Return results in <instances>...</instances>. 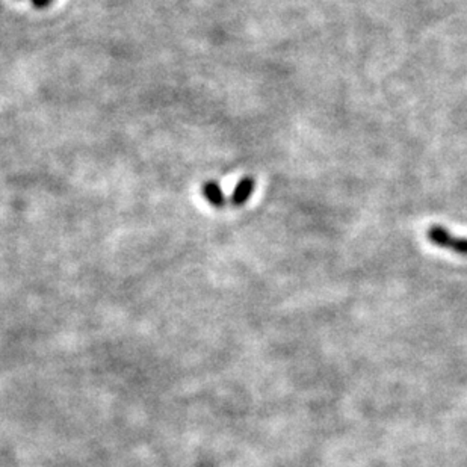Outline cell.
Segmentation results:
<instances>
[{
	"label": "cell",
	"mask_w": 467,
	"mask_h": 467,
	"mask_svg": "<svg viewBox=\"0 0 467 467\" xmlns=\"http://www.w3.org/2000/svg\"><path fill=\"white\" fill-rule=\"evenodd\" d=\"M53 2V0H32V4H34L37 8H46V6H49L50 4Z\"/></svg>",
	"instance_id": "277c9868"
},
{
	"label": "cell",
	"mask_w": 467,
	"mask_h": 467,
	"mask_svg": "<svg viewBox=\"0 0 467 467\" xmlns=\"http://www.w3.org/2000/svg\"><path fill=\"white\" fill-rule=\"evenodd\" d=\"M427 236L436 247L451 250L459 256L467 257V238L454 236L452 233L442 226H431L427 231Z\"/></svg>",
	"instance_id": "6da1fadb"
},
{
	"label": "cell",
	"mask_w": 467,
	"mask_h": 467,
	"mask_svg": "<svg viewBox=\"0 0 467 467\" xmlns=\"http://www.w3.org/2000/svg\"><path fill=\"white\" fill-rule=\"evenodd\" d=\"M254 188H256V180H254L253 177L241 178L239 183L235 188V190H233V195H231L233 205H236V206L245 205L248 201V198L253 195Z\"/></svg>",
	"instance_id": "7a4b0ae2"
},
{
	"label": "cell",
	"mask_w": 467,
	"mask_h": 467,
	"mask_svg": "<svg viewBox=\"0 0 467 467\" xmlns=\"http://www.w3.org/2000/svg\"><path fill=\"white\" fill-rule=\"evenodd\" d=\"M201 190H203V195L206 197V200L209 201V203L212 206L222 207V206L226 205L224 193H222L221 186L217 182H207V183H205L203 188H201Z\"/></svg>",
	"instance_id": "3957f363"
}]
</instances>
